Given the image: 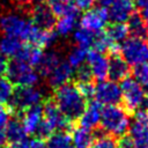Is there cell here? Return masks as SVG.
I'll return each instance as SVG.
<instances>
[{
  "instance_id": "obj_7",
  "label": "cell",
  "mask_w": 148,
  "mask_h": 148,
  "mask_svg": "<svg viewBox=\"0 0 148 148\" xmlns=\"http://www.w3.org/2000/svg\"><path fill=\"white\" fill-rule=\"evenodd\" d=\"M119 53L128 65L148 62V40L141 37H127L119 46Z\"/></svg>"
},
{
  "instance_id": "obj_10",
  "label": "cell",
  "mask_w": 148,
  "mask_h": 148,
  "mask_svg": "<svg viewBox=\"0 0 148 148\" xmlns=\"http://www.w3.org/2000/svg\"><path fill=\"white\" fill-rule=\"evenodd\" d=\"M94 97L97 103L101 105H114L121 102V91L120 86L117 81L111 79L99 80L98 83L95 86Z\"/></svg>"
},
{
  "instance_id": "obj_14",
  "label": "cell",
  "mask_w": 148,
  "mask_h": 148,
  "mask_svg": "<svg viewBox=\"0 0 148 148\" xmlns=\"http://www.w3.org/2000/svg\"><path fill=\"white\" fill-rule=\"evenodd\" d=\"M73 76H74V68L66 60H61L46 77L49 86L56 89L62 84L68 83Z\"/></svg>"
},
{
  "instance_id": "obj_28",
  "label": "cell",
  "mask_w": 148,
  "mask_h": 148,
  "mask_svg": "<svg viewBox=\"0 0 148 148\" xmlns=\"http://www.w3.org/2000/svg\"><path fill=\"white\" fill-rule=\"evenodd\" d=\"M127 28H128L130 35H132L134 37L146 38V36H147V30H146V27H145V22H143L140 14H136V13L132 14L130 20L127 21Z\"/></svg>"
},
{
  "instance_id": "obj_4",
  "label": "cell",
  "mask_w": 148,
  "mask_h": 148,
  "mask_svg": "<svg viewBox=\"0 0 148 148\" xmlns=\"http://www.w3.org/2000/svg\"><path fill=\"white\" fill-rule=\"evenodd\" d=\"M121 101L130 111H148V95L145 88L134 79L126 76L120 83Z\"/></svg>"
},
{
  "instance_id": "obj_21",
  "label": "cell",
  "mask_w": 148,
  "mask_h": 148,
  "mask_svg": "<svg viewBox=\"0 0 148 148\" xmlns=\"http://www.w3.org/2000/svg\"><path fill=\"white\" fill-rule=\"evenodd\" d=\"M43 54H44V52H43L42 47L34 45V44H29V45H23V47L21 49V51L18 52V54L15 58L21 59L36 68L37 65L39 64Z\"/></svg>"
},
{
  "instance_id": "obj_25",
  "label": "cell",
  "mask_w": 148,
  "mask_h": 148,
  "mask_svg": "<svg viewBox=\"0 0 148 148\" xmlns=\"http://www.w3.org/2000/svg\"><path fill=\"white\" fill-rule=\"evenodd\" d=\"M92 46H94V50L103 52V53H106V52L114 53L119 49L118 44L113 43L111 40V38L105 34V31L104 32H98V35H95Z\"/></svg>"
},
{
  "instance_id": "obj_17",
  "label": "cell",
  "mask_w": 148,
  "mask_h": 148,
  "mask_svg": "<svg viewBox=\"0 0 148 148\" xmlns=\"http://www.w3.org/2000/svg\"><path fill=\"white\" fill-rule=\"evenodd\" d=\"M43 120V108L40 105H36L29 108L23 111L21 123L27 132V134H35L37 133L40 124Z\"/></svg>"
},
{
  "instance_id": "obj_34",
  "label": "cell",
  "mask_w": 148,
  "mask_h": 148,
  "mask_svg": "<svg viewBox=\"0 0 148 148\" xmlns=\"http://www.w3.org/2000/svg\"><path fill=\"white\" fill-rule=\"evenodd\" d=\"M89 148H117V142L113 140V136L101 135L94 139Z\"/></svg>"
},
{
  "instance_id": "obj_45",
  "label": "cell",
  "mask_w": 148,
  "mask_h": 148,
  "mask_svg": "<svg viewBox=\"0 0 148 148\" xmlns=\"http://www.w3.org/2000/svg\"><path fill=\"white\" fill-rule=\"evenodd\" d=\"M18 2L23 3V5H37V3H42L44 0H17Z\"/></svg>"
},
{
  "instance_id": "obj_15",
  "label": "cell",
  "mask_w": 148,
  "mask_h": 148,
  "mask_svg": "<svg viewBox=\"0 0 148 148\" xmlns=\"http://www.w3.org/2000/svg\"><path fill=\"white\" fill-rule=\"evenodd\" d=\"M30 20L36 27L40 29H52L56 24V15L49 6L43 3L34 5Z\"/></svg>"
},
{
  "instance_id": "obj_32",
  "label": "cell",
  "mask_w": 148,
  "mask_h": 148,
  "mask_svg": "<svg viewBox=\"0 0 148 148\" xmlns=\"http://www.w3.org/2000/svg\"><path fill=\"white\" fill-rule=\"evenodd\" d=\"M14 92V84L8 77L0 76V105L9 103Z\"/></svg>"
},
{
  "instance_id": "obj_11",
  "label": "cell",
  "mask_w": 148,
  "mask_h": 148,
  "mask_svg": "<svg viewBox=\"0 0 148 148\" xmlns=\"http://www.w3.org/2000/svg\"><path fill=\"white\" fill-rule=\"evenodd\" d=\"M109 21L108 9L105 7H91L84 10L80 17V25L94 34L102 32Z\"/></svg>"
},
{
  "instance_id": "obj_5",
  "label": "cell",
  "mask_w": 148,
  "mask_h": 148,
  "mask_svg": "<svg viewBox=\"0 0 148 148\" xmlns=\"http://www.w3.org/2000/svg\"><path fill=\"white\" fill-rule=\"evenodd\" d=\"M43 108V120L37 131L40 138H49L52 133L68 126V119L59 110L54 101H46Z\"/></svg>"
},
{
  "instance_id": "obj_36",
  "label": "cell",
  "mask_w": 148,
  "mask_h": 148,
  "mask_svg": "<svg viewBox=\"0 0 148 148\" xmlns=\"http://www.w3.org/2000/svg\"><path fill=\"white\" fill-rule=\"evenodd\" d=\"M77 88L80 89V91L83 94V96L86 98L92 97L94 96V90H95V86L91 83V81H84V82H77Z\"/></svg>"
},
{
  "instance_id": "obj_16",
  "label": "cell",
  "mask_w": 148,
  "mask_h": 148,
  "mask_svg": "<svg viewBox=\"0 0 148 148\" xmlns=\"http://www.w3.org/2000/svg\"><path fill=\"white\" fill-rule=\"evenodd\" d=\"M101 116H102V106L99 103L91 102L90 104L86 105L84 110L82 111V113L80 114L79 119V124L82 127L89 128V130H94L95 127H97L99 125L101 121Z\"/></svg>"
},
{
  "instance_id": "obj_13",
  "label": "cell",
  "mask_w": 148,
  "mask_h": 148,
  "mask_svg": "<svg viewBox=\"0 0 148 148\" xmlns=\"http://www.w3.org/2000/svg\"><path fill=\"white\" fill-rule=\"evenodd\" d=\"M109 21L113 23H126L134 13L133 0H116L108 7Z\"/></svg>"
},
{
  "instance_id": "obj_39",
  "label": "cell",
  "mask_w": 148,
  "mask_h": 148,
  "mask_svg": "<svg viewBox=\"0 0 148 148\" xmlns=\"http://www.w3.org/2000/svg\"><path fill=\"white\" fill-rule=\"evenodd\" d=\"M7 67H8L7 57L3 53H1V51H0V76H3V74H6Z\"/></svg>"
},
{
  "instance_id": "obj_9",
  "label": "cell",
  "mask_w": 148,
  "mask_h": 148,
  "mask_svg": "<svg viewBox=\"0 0 148 148\" xmlns=\"http://www.w3.org/2000/svg\"><path fill=\"white\" fill-rule=\"evenodd\" d=\"M134 148H148V111L140 110L135 113L128 128Z\"/></svg>"
},
{
  "instance_id": "obj_23",
  "label": "cell",
  "mask_w": 148,
  "mask_h": 148,
  "mask_svg": "<svg viewBox=\"0 0 148 148\" xmlns=\"http://www.w3.org/2000/svg\"><path fill=\"white\" fill-rule=\"evenodd\" d=\"M22 47H23L22 40L16 38V37L6 36V35L0 37V51L7 58L8 57L15 58L18 54V52L21 51Z\"/></svg>"
},
{
  "instance_id": "obj_41",
  "label": "cell",
  "mask_w": 148,
  "mask_h": 148,
  "mask_svg": "<svg viewBox=\"0 0 148 148\" xmlns=\"http://www.w3.org/2000/svg\"><path fill=\"white\" fill-rule=\"evenodd\" d=\"M30 148H49L47 145L40 140V139H35L32 141H30Z\"/></svg>"
},
{
  "instance_id": "obj_27",
  "label": "cell",
  "mask_w": 148,
  "mask_h": 148,
  "mask_svg": "<svg viewBox=\"0 0 148 148\" xmlns=\"http://www.w3.org/2000/svg\"><path fill=\"white\" fill-rule=\"evenodd\" d=\"M105 34L111 38V40L116 44L123 43L130 35L128 28L126 23H113L108 27L105 30Z\"/></svg>"
},
{
  "instance_id": "obj_8",
  "label": "cell",
  "mask_w": 148,
  "mask_h": 148,
  "mask_svg": "<svg viewBox=\"0 0 148 148\" xmlns=\"http://www.w3.org/2000/svg\"><path fill=\"white\" fill-rule=\"evenodd\" d=\"M43 99H44V94L39 88H37L36 86H25L14 89L9 103L14 110L24 111L29 108L40 105Z\"/></svg>"
},
{
  "instance_id": "obj_35",
  "label": "cell",
  "mask_w": 148,
  "mask_h": 148,
  "mask_svg": "<svg viewBox=\"0 0 148 148\" xmlns=\"http://www.w3.org/2000/svg\"><path fill=\"white\" fill-rule=\"evenodd\" d=\"M74 75H75V79L77 82H84V81H91V73H90V69L88 68L87 65H82L77 68H75V72H74Z\"/></svg>"
},
{
  "instance_id": "obj_6",
  "label": "cell",
  "mask_w": 148,
  "mask_h": 148,
  "mask_svg": "<svg viewBox=\"0 0 148 148\" xmlns=\"http://www.w3.org/2000/svg\"><path fill=\"white\" fill-rule=\"evenodd\" d=\"M6 74L10 82L17 87L36 86L40 76L34 66L18 58H14V60L8 62Z\"/></svg>"
},
{
  "instance_id": "obj_1",
  "label": "cell",
  "mask_w": 148,
  "mask_h": 148,
  "mask_svg": "<svg viewBox=\"0 0 148 148\" xmlns=\"http://www.w3.org/2000/svg\"><path fill=\"white\" fill-rule=\"evenodd\" d=\"M53 101L69 121L77 119L87 105V98L77 86L69 82L56 88Z\"/></svg>"
},
{
  "instance_id": "obj_46",
  "label": "cell",
  "mask_w": 148,
  "mask_h": 148,
  "mask_svg": "<svg viewBox=\"0 0 148 148\" xmlns=\"http://www.w3.org/2000/svg\"><path fill=\"white\" fill-rule=\"evenodd\" d=\"M98 1V3L102 6V7H105V8H108L112 2H114L116 0H97Z\"/></svg>"
},
{
  "instance_id": "obj_37",
  "label": "cell",
  "mask_w": 148,
  "mask_h": 148,
  "mask_svg": "<svg viewBox=\"0 0 148 148\" xmlns=\"http://www.w3.org/2000/svg\"><path fill=\"white\" fill-rule=\"evenodd\" d=\"M97 0H72L73 5L76 7L77 10H88L96 3Z\"/></svg>"
},
{
  "instance_id": "obj_19",
  "label": "cell",
  "mask_w": 148,
  "mask_h": 148,
  "mask_svg": "<svg viewBox=\"0 0 148 148\" xmlns=\"http://www.w3.org/2000/svg\"><path fill=\"white\" fill-rule=\"evenodd\" d=\"M130 73V65L121 56L113 53L109 62V77L113 81H121Z\"/></svg>"
},
{
  "instance_id": "obj_26",
  "label": "cell",
  "mask_w": 148,
  "mask_h": 148,
  "mask_svg": "<svg viewBox=\"0 0 148 148\" xmlns=\"http://www.w3.org/2000/svg\"><path fill=\"white\" fill-rule=\"evenodd\" d=\"M49 148H74L71 134L65 131H57L49 136L47 140Z\"/></svg>"
},
{
  "instance_id": "obj_22",
  "label": "cell",
  "mask_w": 148,
  "mask_h": 148,
  "mask_svg": "<svg viewBox=\"0 0 148 148\" xmlns=\"http://www.w3.org/2000/svg\"><path fill=\"white\" fill-rule=\"evenodd\" d=\"M71 138L74 148H89L94 141V133L89 128L79 126L73 130Z\"/></svg>"
},
{
  "instance_id": "obj_31",
  "label": "cell",
  "mask_w": 148,
  "mask_h": 148,
  "mask_svg": "<svg viewBox=\"0 0 148 148\" xmlns=\"http://www.w3.org/2000/svg\"><path fill=\"white\" fill-rule=\"evenodd\" d=\"M47 6L56 16H61L76 9L72 0H47Z\"/></svg>"
},
{
  "instance_id": "obj_3",
  "label": "cell",
  "mask_w": 148,
  "mask_h": 148,
  "mask_svg": "<svg viewBox=\"0 0 148 148\" xmlns=\"http://www.w3.org/2000/svg\"><path fill=\"white\" fill-rule=\"evenodd\" d=\"M35 29L36 25L30 18L16 12H8L0 15V32L2 35L29 42Z\"/></svg>"
},
{
  "instance_id": "obj_20",
  "label": "cell",
  "mask_w": 148,
  "mask_h": 148,
  "mask_svg": "<svg viewBox=\"0 0 148 148\" xmlns=\"http://www.w3.org/2000/svg\"><path fill=\"white\" fill-rule=\"evenodd\" d=\"M61 57L58 52L56 51H49V52H44L39 64L37 65V72L39 73V75L42 76H47L56 67L57 65L61 61Z\"/></svg>"
},
{
  "instance_id": "obj_43",
  "label": "cell",
  "mask_w": 148,
  "mask_h": 148,
  "mask_svg": "<svg viewBox=\"0 0 148 148\" xmlns=\"http://www.w3.org/2000/svg\"><path fill=\"white\" fill-rule=\"evenodd\" d=\"M135 5L140 9H148V0H135Z\"/></svg>"
},
{
  "instance_id": "obj_24",
  "label": "cell",
  "mask_w": 148,
  "mask_h": 148,
  "mask_svg": "<svg viewBox=\"0 0 148 148\" xmlns=\"http://www.w3.org/2000/svg\"><path fill=\"white\" fill-rule=\"evenodd\" d=\"M5 133H6V138L9 142H18V141L25 140L27 135H28L21 120H18V119H9V121L6 126Z\"/></svg>"
},
{
  "instance_id": "obj_42",
  "label": "cell",
  "mask_w": 148,
  "mask_h": 148,
  "mask_svg": "<svg viewBox=\"0 0 148 148\" xmlns=\"http://www.w3.org/2000/svg\"><path fill=\"white\" fill-rule=\"evenodd\" d=\"M5 130H6V126H2L0 125V148H3L6 141H7V138H6V133H5Z\"/></svg>"
},
{
  "instance_id": "obj_2",
  "label": "cell",
  "mask_w": 148,
  "mask_h": 148,
  "mask_svg": "<svg viewBox=\"0 0 148 148\" xmlns=\"http://www.w3.org/2000/svg\"><path fill=\"white\" fill-rule=\"evenodd\" d=\"M99 125L102 131L108 135L120 138L128 132L131 118L126 109L121 108L120 105H106L104 109H102Z\"/></svg>"
},
{
  "instance_id": "obj_12",
  "label": "cell",
  "mask_w": 148,
  "mask_h": 148,
  "mask_svg": "<svg viewBox=\"0 0 148 148\" xmlns=\"http://www.w3.org/2000/svg\"><path fill=\"white\" fill-rule=\"evenodd\" d=\"M87 66L90 69L91 75L99 80H104L109 76V62H110V58L99 51L92 50V51H88L87 54V59H86Z\"/></svg>"
},
{
  "instance_id": "obj_29",
  "label": "cell",
  "mask_w": 148,
  "mask_h": 148,
  "mask_svg": "<svg viewBox=\"0 0 148 148\" xmlns=\"http://www.w3.org/2000/svg\"><path fill=\"white\" fill-rule=\"evenodd\" d=\"M87 54H88V49H84V47H81V46L75 45L74 47H72L68 51L66 61L75 69V68L82 66L86 62Z\"/></svg>"
},
{
  "instance_id": "obj_38",
  "label": "cell",
  "mask_w": 148,
  "mask_h": 148,
  "mask_svg": "<svg viewBox=\"0 0 148 148\" xmlns=\"http://www.w3.org/2000/svg\"><path fill=\"white\" fill-rule=\"evenodd\" d=\"M117 148H134V146H133L131 138L125 134L119 138V140L117 142Z\"/></svg>"
},
{
  "instance_id": "obj_30",
  "label": "cell",
  "mask_w": 148,
  "mask_h": 148,
  "mask_svg": "<svg viewBox=\"0 0 148 148\" xmlns=\"http://www.w3.org/2000/svg\"><path fill=\"white\" fill-rule=\"evenodd\" d=\"M94 38H95V34L82 28V27H80L73 31V40H74L75 45H77V46L89 49L90 46H92Z\"/></svg>"
},
{
  "instance_id": "obj_44",
  "label": "cell",
  "mask_w": 148,
  "mask_h": 148,
  "mask_svg": "<svg viewBox=\"0 0 148 148\" xmlns=\"http://www.w3.org/2000/svg\"><path fill=\"white\" fill-rule=\"evenodd\" d=\"M141 17H142V20H143V22H145V27H146L147 36H148V9H143V10H142Z\"/></svg>"
},
{
  "instance_id": "obj_18",
  "label": "cell",
  "mask_w": 148,
  "mask_h": 148,
  "mask_svg": "<svg viewBox=\"0 0 148 148\" xmlns=\"http://www.w3.org/2000/svg\"><path fill=\"white\" fill-rule=\"evenodd\" d=\"M77 15H79V10L74 9L67 14L59 16V20L56 21V24H54L57 35L66 37V36H69L71 34H73V31L76 29Z\"/></svg>"
},
{
  "instance_id": "obj_40",
  "label": "cell",
  "mask_w": 148,
  "mask_h": 148,
  "mask_svg": "<svg viewBox=\"0 0 148 148\" xmlns=\"http://www.w3.org/2000/svg\"><path fill=\"white\" fill-rule=\"evenodd\" d=\"M6 148H30V141H28L25 139V140H22L18 142H12V145Z\"/></svg>"
},
{
  "instance_id": "obj_33",
  "label": "cell",
  "mask_w": 148,
  "mask_h": 148,
  "mask_svg": "<svg viewBox=\"0 0 148 148\" xmlns=\"http://www.w3.org/2000/svg\"><path fill=\"white\" fill-rule=\"evenodd\" d=\"M133 77L145 88L148 90V62L134 66L133 69Z\"/></svg>"
}]
</instances>
